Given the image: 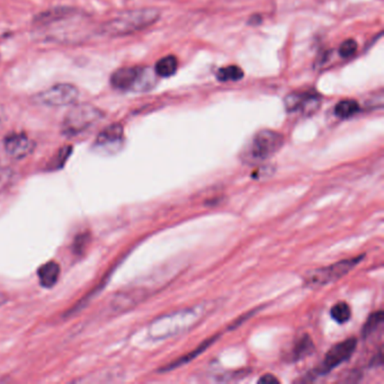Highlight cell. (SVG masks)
Segmentation results:
<instances>
[{
  "label": "cell",
  "mask_w": 384,
  "mask_h": 384,
  "mask_svg": "<svg viewBox=\"0 0 384 384\" xmlns=\"http://www.w3.org/2000/svg\"><path fill=\"white\" fill-rule=\"evenodd\" d=\"M358 50V43L355 40L349 38L346 41L343 42L339 47V54L343 58H349V56H354L355 52Z\"/></svg>",
  "instance_id": "obj_19"
},
{
  "label": "cell",
  "mask_w": 384,
  "mask_h": 384,
  "mask_svg": "<svg viewBox=\"0 0 384 384\" xmlns=\"http://www.w3.org/2000/svg\"><path fill=\"white\" fill-rule=\"evenodd\" d=\"M79 97V91L71 84H58L45 89L34 97V102L40 105L58 106L72 105Z\"/></svg>",
  "instance_id": "obj_6"
},
{
  "label": "cell",
  "mask_w": 384,
  "mask_h": 384,
  "mask_svg": "<svg viewBox=\"0 0 384 384\" xmlns=\"http://www.w3.org/2000/svg\"><path fill=\"white\" fill-rule=\"evenodd\" d=\"M38 279L43 288L50 289L56 284L59 279L60 267L56 261H49L47 264L42 265L38 272Z\"/></svg>",
  "instance_id": "obj_10"
},
{
  "label": "cell",
  "mask_w": 384,
  "mask_h": 384,
  "mask_svg": "<svg viewBox=\"0 0 384 384\" xmlns=\"http://www.w3.org/2000/svg\"><path fill=\"white\" fill-rule=\"evenodd\" d=\"M244 77V71L237 66H229L217 71V78L220 82H238Z\"/></svg>",
  "instance_id": "obj_16"
},
{
  "label": "cell",
  "mask_w": 384,
  "mask_h": 384,
  "mask_svg": "<svg viewBox=\"0 0 384 384\" xmlns=\"http://www.w3.org/2000/svg\"><path fill=\"white\" fill-rule=\"evenodd\" d=\"M6 301H7L6 296L3 295V293H0V307H1V305H5V302H6Z\"/></svg>",
  "instance_id": "obj_22"
},
{
  "label": "cell",
  "mask_w": 384,
  "mask_h": 384,
  "mask_svg": "<svg viewBox=\"0 0 384 384\" xmlns=\"http://www.w3.org/2000/svg\"><path fill=\"white\" fill-rule=\"evenodd\" d=\"M356 345H358V340L355 339V338H349V339L344 340L341 343L335 345L325 354V360H323V364H321L320 373L321 374L329 373L332 369L339 367L340 364L348 361L351 356L354 354Z\"/></svg>",
  "instance_id": "obj_7"
},
{
  "label": "cell",
  "mask_w": 384,
  "mask_h": 384,
  "mask_svg": "<svg viewBox=\"0 0 384 384\" xmlns=\"http://www.w3.org/2000/svg\"><path fill=\"white\" fill-rule=\"evenodd\" d=\"M314 352V343L309 336H303L301 339L296 343L295 347L293 349V360L299 361L301 358H305L307 355Z\"/></svg>",
  "instance_id": "obj_15"
},
{
  "label": "cell",
  "mask_w": 384,
  "mask_h": 384,
  "mask_svg": "<svg viewBox=\"0 0 384 384\" xmlns=\"http://www.w3.org/2000/svg\"><path fill=\"white\" fill-rule=\"evenodd\" d=\"M330 316L338 323H346L352 317V310L348 303L338 302L330 310Z\"/></svg>",
  "instance_id": "obj_14"
},
{
  "label": "cell",
  "mask_w": 384,
  "mask_h": 384,
  "mask_svg": "<svg viewBox=\"0 0 384 384\" xmlns=\"http://www.w3.org/2000/svg\"><path fill=\"white\" fill-rule=\"evenodd\" d=\"M284 144V137L273 130H261L252 137L244 158L249 164H261L272 158Z\"/></svg>",
  "instance_id": "obj_2"
},
{
  "label": "cell",
  "mask_w": 384,
  "mask_h": 384,
  "mask_svg": "<svg viewBox=\"0 0 384 384\" xmlns=\"http://www.w3.org/2000/svg\"><path fill=\"white\" fill-rule=\"evenodd\" d=\"M317 100L314 95L308 94H292L289 95L284 100V105L289 112L299 111L300 109H305L307 104Z\"/></svg>",
  "instance_id": "obj_11"
},
{
  "label": "cell",
  "mask_w": 384,
  "mask_h": 384,
  "mask_svg": "<svg viewBox=\"0 0 384 384\" xmlns=\"http://www.w3.org/2000/svg\"><path fill=\"white\" fill-rule=\"evenodd\" d=\"M259 383H279V380L275 378V376H272V374H266V376H263V378H259Z\"/></svg>",
  "instance_id": "obj_21"
},
{
  "label": "cell",
  "mask_w": 384,
  "mask_h": 384,
  "mask_svg": "<svg viewBox=\"0 0 384 384\" xmlns=\"http://www.w3.org/2000/svg\"><path fill=\"white\" fill-rule=\"evenodd\" d=\"M383 311L382 310L376 311V312L369 316L367 323L364 325L363 330H362L364 337L372 335L373 332H376L381 327L382 323H383Z\"/></svg>",
  "instance_id": "obj_17"
},
{
  "label": "cell",
  "mask_w": 384,
  "mask_h": 384,
  "mask_svg": "<svg viewBox=\"0 0 384 384\" xmlns=\"http://www.w3.org/2000/svg\"><path fill=\"white\" fill-rule=\"evenodd\" d=\"M71 153V147H65L62 148L61 151H60L59 155L56 157V164H53V167L58 169V168L62 167L63 164H65L66 160H67L68 157L70 155Z\"/></svg>",
  "instance_id": "obj_20"
},
{
  "label": "cell",
  "mask_w": 384,
  "mask_h": 384,
  "mask_svg": "<svg viewBox=\"0 0 384 384\" xmlns=\"http://www.w3.org/2000/svg\"><path fill=\"white\" fill-rule=\"evenodd\" d=\"M177 70V59L174 56H167L159 60L155 67L157 76L167 78L175 75Z\"/></svg>",
  "instance_id": "obj_12"
},
{
  "label": "cell",
  "mask_w": 384,
  "mask_h": 384,
  "mask_svg": "<svg viewBox=\"0 0 384 384\" xmlns=\"http://www.w3.org/2000/svg\"><path fill=\"white\" fill-rule=\"evenodd\" d=\"M122 141H123V128L120 124H112L98 135L95 147L111 153L112 150L118 149V146L122 144Z\"/></svg>",
  "instance_id": "obj_9"
},
{
  "label": "cell",
  "mask_w": 384,
  "mask_h": 384,
  "mask_svg": "<svg viewBox=\"0 0 384 384\" xmlns=\"http://www.w3.org/2000/svg\"><path fill=\"white\" fill-rule=\"evenodd\" d=\"M160 17V12L158 9L144 8L130 10L123 13L118 17L113 18L100 27L98 33L100 36H109V38H118L146 30L148 27L153 26L155 22H158Z\"/></svg>",
  "instance_id": "obj_1"
},
{
  "label": "cell",
  "mask_w": 384,
  "mask_h": 384,
  "mask_svg": "<svg viewBox=\"0 0 384 384\" xmlns=\"http://www.w3.org/2000/svg\"><path fill=\"white\" fill-rule=\"evenodd\" d=\"M0 118H1V111H0Z\"/></svg>",
  "instance_id": "obj_23"
},
{
  "label": "cell",
  "mask_w": 384,
  "mask_h": 384,
  "mask_svg": "<svg viewBox=\"0 0 384 384\" xmlns=\"http://www.w3.org/2000/svg\"><path fill=\"white\" fill-rule=\"evenodd\" d=\"M362 259L363 256H358L354 259H345L330 266L311 270L310 273L305 275V284L307 286L314 289L334 283L348 274L362 261Z\"/></svg>",
  "instance_id": "obj_5"
},
{
  "label": "cell",
  "mask_w": 384,
  "mask_h": 384,
  "mask_svg": "<svg viewBox=\"0 0 384 384\" xmlns=\"http://www.w3.org/2000/svg\"><path fill=\"white\" fill-rule=\"evenodd\" d=\"M103 118V113L96 106L89 103L75 105L66 114L62 122V133L67 137H76L96 124Z\"/></svg>",
  "instance_id": "obj_4"
},
{
  "label": "cell",
  "mask_w": 384,
  "mask_h": 384,
  "mask_svg": "<svg viewBox=\"0 0 384 384\" xmlns=\"http://www.w3.org/2000/svg\"><path fill=\"white\" fill-rule=\"evenodd\" d=\"M34 148V142L25 135H10L5 139V150L12 158H25L33 153Z\"/></svg>",
  "instance_id": "obj_8"
},
{
  "label": "cell",
  "mask_w": 384,
  "mask_h": 384,
  "mask_svg": "<svg viewBox=\"0 0 384 384\" xmlns=\"http://www.w3.org/2000/svg\"><path fill=\"white\" fill-rule=\"evenodd\" d=\"M360 111L358 102L354 100H341L335 107V114L339 118H349Z\"/></svg>",
  "instance_id": "obj_13"
},
{
  "label": "cell",
  "mask_w": 384,
  "mask_h": 384,
  "mask_svg": "<svg viewBox=\"0 0 384 384\" xmlns=\"http://www.w3.org/2000/svg\"><path fill=\"white\" fill-rule=\"evenodd\" d=\"M215 339V338H211V339L208 340L206 343H203L200 347H197V348L195 349L194 352H192L191 354L186 355V356H183V358H181L178 362H175V363L170 364L169 367H166V369H174V367H179V365H182V364L187 363V362L192 361L193 358H197V355L201 354L204 349H206V347H208V345H210V344H211Z\"/></svg>",
  "instance_id": "obj_18"
},
{
  "label": "cell",
  "mask_w": 384,
  "mask_h": 384,
  "mask_svg": "<svg viewBox=\"0 0 384 384\" xmlns=\"http://www.w3.org/2000/svg\"><path fill=\"white\" fill-rule=\"evenodd\" d=\"M155 75L149 68H121L112 75L111 85L118 91H147L155 86Z\"/></svg>",
  "instance_id": "obj_3"
}]
</instances>
